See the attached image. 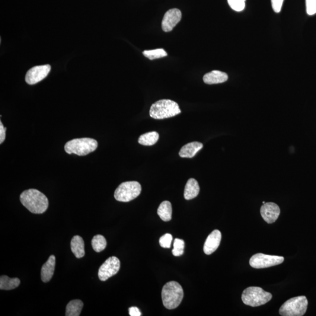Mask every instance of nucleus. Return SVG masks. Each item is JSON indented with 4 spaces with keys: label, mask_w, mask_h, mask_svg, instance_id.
<instances>
[{
    "label": "nucleus",
    "mask_w": 316,
    "mask_h": 316,
    "mask_svg": "<svg viewBox=\"0 0 316 316\" xmlns=\"http://www.w3.org/2000/svg\"><path fill=\"white\" fill-rule=\"evenodd\" d=\"M20 201L23 206L34 214L45 212L49 206V201L44 194L37 189L25 190L20 196Z\"/></svg>",
    "instance_id": "f257e3e1"
},
{
    "label": "nucleus",
    "mask_w": 316,
    "mask_h": 316,
    "mask_svg": "<svg viewBox=\"0 0 316 316\" xmlns=\"http://www.w3.org/2000/svg\"><path fill=\"white\" fill-rule=\"evenodd\" d=\"M183 290L180 283L171 281L165 284L162 290V299L165 307L174 309L178 307L183 298Z\"/></svg>",
    "instance_id": "f03ea898"
},
{
    "label": "nucleus",
    "mask_w": 316,
    "mask_h": 316,
    "mask_svg": "<svg viewBox=\"0 0 316 316\" xmlns=\"http://www.w3.org/2000/svg\"><path fill=\"white\" fill-rule=\"evenodd\" d=\"M181 113L178 104L171 100H161L155 102L151 105L149 111L150 116L157 120L168 119Z\"/></svg>",
    "instance_id": "7ed1b4c3"
},
{
    "label": "nucleus",
    "mask_w": 316,
    "mask_h": 316,
    "mask_svg": "<svg viewBox=\"0 0 316 316\" xmlns=\"http://www.w3.org/2000/svg\"><path fill=\"white\" fill-rule=\"evenodd\" d=\"M98 142L96 140L89 138L74 139L67 142L65 150L68 154L79 156L87 155L96 150Z\"/></svg>",
    "instance_id": "20e7f679"
},
{
    "label": "nucleus",
    "mask_w": 316,
    "mask_h": 316,
    "mask_svg": "<svg viewBox=\"0 0 316 316\" xmlns=\"http://www.w3.org/2000/svg\"><path fill=\"white\" fill-rule=\"evenodd\" d=\"M272 298L271 293L265 291L260 287H249L244 290L242 295V302L245 305L252 307L266 304Z\"/></svg>",
    "instance_id": "39448f33"
},
{
    "label": "nucleus",
    "mask_w": 316,
    "mask_h": 316,
    "mask_svg": "<svg viewBox=\"0 0 316 316\" xmlns=\"http://www.w3.org/2000/svg\"><path fill=\"white\" fill-rule=\"evenodd\" d=\"M308 301L305 296L295 297L288 300L281 306L279 314L282 316H302L306 314Z\"/></svg>",
    "instance_id": "423d86ee"
},
{
    "label": "nucleus",
    "mask_w": 316,
    "mask_h": 316,
    "mask_svg": "<svg viewBox=\"0 0 316 316\" xmlns=\"http://www.w3.org/2000/svg\"><path fill=\"white\" fill-rule=\"evenodd\" d=\"M141 186L138 181H126L119 185L114 192V197L121 202H129L138 197L141 192Z\"/></svg>",
    "instance_id": "0eeeda50"
},
{
    "label": "nucleus",
    "mask_w": 316,
    "mask_h": 316,
    "mask_svg": "<svg viewBox=\"0 0 316 316\" xmlns=\"http://www.w3.org/2000/svg\"><path fill=\"white\" fill-rule=\"evenodd\" d=\"M284 261L283 257L268 255L262 253L255 254L251 258L250 265L251 267L261 269L281 264Z\"/></svg>",
    "instance_id": "6e6552de"
},
{
    "label": "nucleus",
    "mask_w": 316,
    "mask_h": 316,
    "mask_svg": "<svg viewBox=\"0 0 316 316\" xmlns=\"http://www.w3.org/2000/svg\"><path fill=\"white\" fill-rule=\"evenodd\" d=\"M120 269V261L116 257H111L104 262L99 268L98 275L101 281H105L119 272Z\"/></svg>",
    "instance_id": "1a4fd4ad"
},
{
    "label": "nucleus",
    "mask_w": 316,
    "mask_h": 316,
    "mask_svg": "<svg viewBox=\"0 0 316 316\" xmlns=\"http://www.w3.org/2000/svg\"><path fill=\"white\" fill-rule=\"evenodd\" d=\"M50 69L49 65L35 66L28 70L25 76V81L29 85L37 84L48 75Z\"/></svg>",
    "instance_id": "9d476101"
},
{
    "label": "nucleus",
    "mask_w": 316,
    "mask_h": 316,
    "mask_svg": "<svg viewBox=\"0 0 316 316\" xmlns=\"http://www.w3.org/2000/svg\"><path fill=\"white\" fill-rule=\"evenodd\" d=\"M181 12L180 9L173 8L166 12L162 21V30L165 32H170L180 22Z\"/></svg>",
    "instance_id": "9b49d317"
},
{
    "label": "nucleus",
    "mask_w": 316,
    "mask_h": 316,
    "mask_svg": "<svg viewBox=\"0 0 316 316\" xmlns=\"http://www.w3.org/2000/svg\"><path fill=\"white\" fill-rule=\"evenodd\" d=\"M280 213L279 207L272 202L266 203L262 206L261 215L262 218L268 224H272L278 219Z\"/></svg>",
    "instance_id": "f8f14e48"
},
{
    "label": "nucleus",
    "mask_w": 316,
    "mask_h": 316,
    "mask_svg": "<svg viewBox=\"0 0 316 316\" xmlns=\"http://www.w3.org/2000/svg\"><path fill=\"white\" fill-rule=\"evenodd\" d=\"M222 239V233L215 229L207 237L204 245L203 250L206 255H210L215 252L219 247Z\"/></svg>",
    "instance_id": "ddd939ff"
},
{
    "label": "nucleus",
    "mask_w": 316,
    "mask_h": 316,
    "mask_svg": "<svg viewBox=\"0 0 316 316\" xmlns=\"http://www.w3.org/2000/svg\"><path fill=\"white\" fill-rule=\"evenodd\" d=\"M56 258L54 255H51L48 260L43 265L42 269H41V279L44 282L46 283L49 282L54 274L55 267Z\"/></svg>",
    "instance_id": "4468645a"
},
{
    "label": "nucleus",
    "mask_w": 316,
    "mask_h": 316,
    "mask_svg": "<svg viewBox=\"0 0 316 316\" xmlns=\"http://www.w3.org/2000/svg\"><path fill=\"white\" fill-rule=\"evenodd\" d=\"M228 78V75L226 73L219 70H213L204 76L203 81L208 85L219 84L226 82Z\"/></svg>",
    "instance_id": "2eb2a0df"
},
{
    "label": "nucleus",
    "mask_w": 316,
    "mask_h": 316,
    "mask_svg": "<svg viewBox=\"0 0 316 316\" xmlns=\"http://www.w3.org/2000/svg\"><path fill=\"white\" fill-rule=\"evenodd\" d=\"M203 147L202 143L199 142H193L187 143L183 146L180 150V156L181 158H191L195 156L198 152Z\"/></svg>",
    "instance_id": "dca6fc26"
},
{
    "label": "nucleus",
    "mask_w": 316,
    "mask_h": 316,
    "mask_svg": "<svg viewBox=\"0 0 316 316\" xmlns=\"http://www.w3.org/2000/svg\"><path fill=\"white\" fill-rule=\"evenodd\" d=\"M200 192V186L197 181L193 178L188 180L185 186L184 191V199L187 200H191L196 197Z\"/></svg>",
    "instance_id": "f3484780"
},
{
    "label": "nucleus",
    "mask_w": 316,
    "mask_h": 316,
    "mask_svg": "<svg viewBox=\"0 0 316 316\" xmlns=\"http://www.w3.org/2000/svg\"><path fill=\"white\" fill-rule=\"evenodd\" d=\"M71 250L75 257L81 258L85 256V242L84 239L79 235H75L71 241Z\"/></svg>",
    "instance_id": "a211bd4d"
},
{
    "label": "nucleus",
    "mask_w": 316,
    "mask_h": 316,
    "mask_svg": "<svg viewBox=\"0 0 316 316\" xmlns=\"http://www.w3.org/2000/svg\"><path fill=\"white\" fill-rule=\"evenodd\" d=\"M84 303L81 300H73L70 301L66 306V316H79L81 314Z\"/></svg>",
    "instance_id": "6ab92c4d"
},
{
    "label": "nucleus",
    "mask_w": 316,
    "mask_h": 316,
    "mask_svg": "<svg viewBox=\"0 0 316 316\" xmlns=\"http://www.w3.org/2000/svg\"><path fill=\"white\" fill-rule=\"evenodd\" d=\"M158 215L164 222H169L172 219V204L169 201H164L159 206Z\"/></svg>",
    "instance_id": "aec40b11"
},
{
    "label": "nucleus",
    "mask_w": 316,
    "mask_h": 316,
    "mask_svg": "<svg viewBox=\"0 0 316 316\" xmlns=\"http://www.w3.org/2000/svg\"><path fill=\"white\" fill-rule=\"evenodd\" d=\"M20 280L17 277L10 278L7 276L0 277V289L9 290L17 288L20 285Z\"/></svg>",
    "instance_id": "412c9836"
},
{
    "label": "nucleus",
    "mask_w": 316,
    "mask_h": 316,
    "mask_svg": "<svg viewBox=\"0 0 316 316\" xmlns=\"http://www.w3.org/2000/svg\"><path fill=\"white\" fill-rule=\"evenodd\" d=\"M159 137V134L157 132L147 133L139 136L138 142L139 144L144 146L154 145L158 142Z\"/></svg>",
    "instance_id": "4be33fe9"
},
{
    "label": "nucleus",
    "mask_w": 316,
    "mask_h": 316,
    "mask_svg": "<svg viewBox=\"0 0 316 316\" xmlns=\"http://www.w3.org/2000/svg\"><path fill=\"white\" fill-rule=\"evenodd\" d=\"M91 245L92 248L96 253H100L106 248L107 241L104 236L96 235L92 239Z\"/></svg>",
    "instance_id": "5701e85b"
},
{
    "label": "nucleus",
    "mask_w": 316,
    "mask_h": 316,
    "mask_svg": "<svg viewBox=\"0 0 316 316\" xmlns=\"http://www.w3.org/2000/svg\"><path fill=\"white\" fill-rule=\"evenodd\" d=\"M143 55L150 60L161 58L168 56V53L164 49H156L151 50H144Z\"/></svg>",
    "instance_id": "b1692460"
},
{
    "label": "nucleus",
    "mask_w": 316,
    "mask_h": 316,
    "mask_svg": "<svg viewBox=\"0 0 316 316\" xmlns=\"http://www.w3.org/2000/svg\"><path fill=\"white\" fill-rule=\"evenodd\" d=\"M184 241L183 239L176 238L174 243V249L172 254L175 257H180L184 253Z\"/></svg>",
    "instance_id": "393cba45"
},
{
    "label": "nucleus",
    "mask_w": 316,
    "mask_h": 316,
    "mask_svg": "<svg viewBox=\"0 0 316 316\" xmlns=\"http://www.w3.org/2000/svg\"><path fill=\"white\" fill-rule=\"evenodd\" d=\"M246 0H228V4L234 11L240 12L245 8Z\"/></svg>",
    "instance_id": "a878e982"
},
{
    "label": "nucleus",
    "mask_w": 316,
    "mask_h": 316,
    "mask_svg": "<svg viewBox=\"0 0 316 316\" xmlns=\"http://www.w3.org/2000/svg\"><path fill=\"white\" fill-rule=\"evenodd\" d=\"M173 237L170 234H166L159 239V244L164 248H169L171 247Z\"/></svg>",
    "instance_id": "bb28decb"
},
{
    "label": "nucleus",
    "mask_w": 316,
    "mask_h": 316,
    "mask_svg": "<svg viewBox=\"0 0 316 316\" xmlns=\"http://www.w3.org/2000/svg\"><path fill=\"white\" fill-rule=\"evenodd\" d=\"M306 11L309 15L316 13V0H306Z\"/></svg>",
    "instance_id": "cd10ccee"
},
{
    "label": "nucleus",
    "mask_w": 316,
    "mask_h": 316,
    "mask_svg": "<svg viewBox=\"0 0 316 316\" xmlns=\"http://www.w3.org/2000/svg\"><path fill=\"white\" fill-rule=\"evenodd\" d=\"M283 1L284 0H271L272 7L274 12H277V13H279L280 12Z\"/></svg>",
    "instance_id": "c85d7f7f"
},
{
    "label": "nucleus",
    "mask_w": 316,
    "mask_h": 316,
    "mask_svg": "<svg viewBox=\"0 0 316 316\" xmlns=\"http://www.w3.org/2000/svg\"><path fill=\"white\" fill-rule=\"evenodd\" d=\"M5 132L6 128H4L1 121V122H0V143H1V144L4 141L5 139Z\"/></svg>",
    "instance_id": "c756f323"
},
{
    "label": "nucleus",
    "mask_w": 316,
    "mask_h": 316,
    "mask_svg": "<svg viewBox=\"0 0 316 316\" xmlns=\"http://www.w3.org/2000/svg\"><path fill=\"white\" fill-rule=\"evenodd\" d=\"M129 314L131 316H141V313L139 310L136 307H132L129 309Z\"/></svg>",
    "instance_id": "7c9ffc66"
},
{
    "label": "nucleus",
    "mask_w": 316,
    "mask_h": 316,
    "mask_svg": "<svg viewBox=\"0 0 316 316\" xmlns=\"http://www.w3.org/2000/svg\"><path fill=\"white\" fill-rule=\"evenodd\" d=\"M263 204H265V203H266V202H263Z\"/></svg>",
    "instance_id": "2f4dec72"
}]
</instances>
